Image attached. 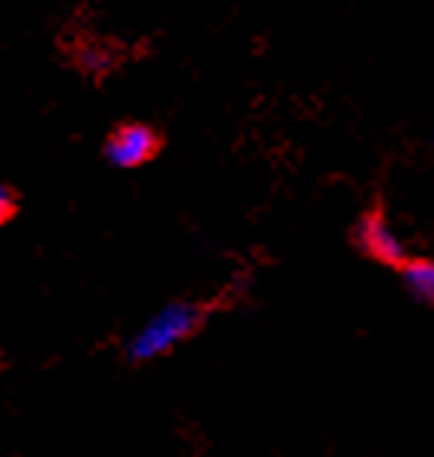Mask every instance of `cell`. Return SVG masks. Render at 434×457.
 Listing matches in <instances>:
<instances>
[{"label":"cell","mask_w":434,"mask_h":457,"mask_svg":"<svg viewBox=\"0 0 434 457\" xmlns=\"http://www.w3.org/2000/svg\"><path fill=\"white\" fill-rule=\"evenodd\" d=\"M203 307L187 304V301H177V304H167L157 317H151L147 324L134 334V340L128 343V360L134 362H151L163 353H171L177 343L187 340L199 324H203Z\"/></svg>","instance_id":"1"},{"label":"cell","mask_w":434,"mask_h":457,"mask_svg":"<svg viewBox=\"0 0 434 457\" xmlns=\"http://www.w3.org/2000/svg\"><path fill=\"white\" fill-rule=\"evenodd\" d=\"M405 285L412 287V295L425 297L434 304V265L431 262H412L405 265Z\"/></svg>","instance_id":"4"},{"label":"cell","mask_w":434,"mask_h":457,"mask_svg":"<svg viewBox=\"0 0 434 457\" xmlns=\"http://www.w3.org/2000/svg\"><path fill=\"white\" fill-rule=\"evenodd\" d=\"M13 212H17V200H13V193H10L7 187L0 183V226H4V222L13 216Z\"/></svg>","instance_id":"5"},{"label":"cell","mask_w":434,"mask_h":457,"mask_svg":"<svg viewBox=\"0 0 434 457\" xmlns=\"http://www.w3.org/2000/svg\"><path fill=\"white\" fill-rule=\"evenodd\" d=\"M157 134L147 124H121L118 131H112L108 144H104V157L112 167H121V170H131V167H141L157 154Z\"/></svg>","instance_id":"2"},{"label":"cell","mask_w":434,"mask_h":457,"mask_svg":"<svg viewBox=\"0 0 434 457\" xmlns=\"http://www.w3.org/2000/svg\"><path fill=\"white\" fill-rule=\"evenodd\" d=\"M359 242L379 258V262H388V265H402L405 262V245L398 242V236L392 232L386 220H379V216H369L359 228Z\"/></svg>","instance_id":"3"}]
</instances>
